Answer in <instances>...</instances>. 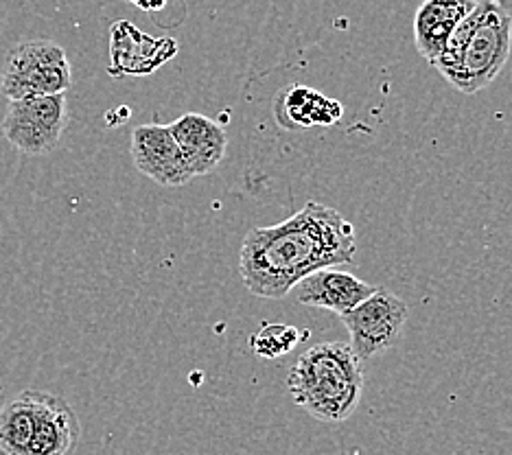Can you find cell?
<instances>
[{"mask_svg": "<svg viewBox=\"0 0 512 455\" xmlns=\"http://www.w3.org/2000/svg\"><path fill=\"white\" fill-rule=\"evenodd\" d=\"M355 226L335 208L309 200L283 224L252 228L239 250V274L250 294L281 300L307 274L351 265Z\"/></svg>", "mask_w": 512, "mask_h": 455, "instance_id": "cell-1", "label": "cell"}, {"mask_svg": "<svg viewBox=\"0 0 512 455\" xmlns=\"http://www.w3.org/2000/svg\"><path fill=\"white\" fill-rule=\"evenodd\" d=\"M512 46V14L504 0H477L453 29L434 68L462 95L488 88L502 73Z\"/></svg>", "mask_w": 512, "mask_h": 455, "instance_id": "cell-2", "label": "cell"}, {"mask_svg": "<svg viewBox=\"0 0 512 455\" xmlns=\"http://www.w3.org/2000/svg\"><path fill=\"white\" fill-rule=\"evenodd\" d=\"M298 407L322 423H342L364 394V366L351 344L322 342L305 350L287 377Z\"/></svg>", "mask_w": 512, "mask_h": 455, "instance_id": "cell-3", "label": "cell"}, {"mask_svg": "<svg viewBox=\"0 0 512 455\" xmlns=\"http://www.w3.org/2000/svg\"><path fill=\"white\" fill-rule=\"evenodd\" d=\"M71 86L73 70L68 55L51 40H25L11 46L0 70V90L9 101L62 95Z\"/></svg>", "mask_w": 512, "mask_h": 455, "instance_id": "cell-4", "label": "cell"}, {"mask_svg": "<svg viewBox=\"0 0 512 455\" xmlns=\"http://www.w3.org/2000/svg\"><path fill=\"white\" fill-rule=\"evenodd\" d=\"M68 123V101L62 95L9 101L3 116L7 143L25 156H44L57 149Z\"/></svg>", "mask_w": 512, "mask_h": 455, "instance_id": "cell-5", "label": "cell"}, {"mask_svg": "<svg viewBox=\"0 0 512 455\" xmlns=\"http://www.w3.org/2000/svg\"><path fill=\"white\" fill-rule=\"evenodd\" d=\"M407 315L410 309L397 294L377 287L375 294L340 313V320L351 335L353 353L364 364L399 344Z\"/></svg>", "mask_w": 512, "mask_h": 455, "instance_id": "cell-6", "label": "cell"}, {"mask_svg": "<svg viewBox=\"0 0 512 455\" xmlns=\"http://www.w3.org/2000/svg\"><path fill=\"white\" fill-rule=\"evenodd\" d=\"M130 151L134 167L160 186H184L195 178L167 125H138Z\"/></svg>", "mask_w": 512, "mask_h": 455, "instance_id": "cell-7", "label": "cell"}, {"mask_svg": "<svg viewBox=\"0 0 512 455\" xmlns=\"http://www.w3.org/2000/svg\"><path fill=\"white\" fill-rule=\"evenodd\" d=\"M375 291L377 287L364 283V280H359L353 274L335 270V267H324V270H316L300 278L292 294L300 305L329 309L340 315L359 305V302L375 294Z\"/></svg>", "mask_w": 512, "mask_h": 455, "instance_id": "cell-8", "label": "cell"}, {"mask_svg": "<svg viewBox=\"0 0 512 455\" xmlns=\"http://www.w3.org/2000/svg\"><path fill=\"white\" fill-rule=\"evenodd\" d=\"M81 438V425L75 410L55 394L38 390L36 427L29 455H73Z\"/></svg>", "mask_w": 512, "mask_h": 455, "instance_id": "cell-9", "label": "cell"}, {"mask_svg": "<svg viewBox=\"0 0 512 455\" xmlns=\"http://www.w3.org/2000/svg\"><path fill=\"white\" fill-rule=\"evenodd\" d=\"M167 127L180 145L193 175L213 173L219 167V162L224 160L228 136L224 127L208 119V116L189 112Z\"/></svg>", "mask_w": 512, "mask_h": 455, "instance_id": "cell-10", "label": "cell"}, {"mask_svg": "<svg viewBox=\"0 0 512 455\" xmlns=\"http://www.w3.org/2000/svg\"><path fill=\"white\" fill-rule=\"evenodd\" d=\"M477 0H423L414 16L416 51L434 66L458 22L469 14Z\"/></svg>", "mask_w": 512, "mask_h": 455, "instance_id": "cell-11", "label": "cell"}, {"mask_svg": "<svg viewBox=\"0 0 512 455\" xmlns=\"http://www.w3.org/2000/svg\"><path fill=\"white\" fill-rule=\"evenodd\" d=\"M38 390H25L0 410V455H29Z\"/></svg>", "mask_w": 512, "mask_h": 455, "instance_id": "cell-12", "label": "cell"}, {"mask_svg": "<svg viewBox=\"0 0 512 455\" xmlns=\"http://www.w3.org/2000/svg\"><path fill=\"white\" fill-rule=\"evenodd\" d=\"M285 114L289 121L302 127L333 125L342 119V103L322 97L307 86H292L285 95Z\"/></svg>", "mask_w": 512, "mask_h": 455, "instance_id": "cell-13", "label": "cell"}, {"mask_svg": "<svg viewBox=\"0 0 512 455\" xmlns=\"http://www.w3.org/2000/svg\"><path fill=\"white\" fill-rule=\"evenodd\" d=\"M307 331H300L292 324H263L259 331L250 337V348L256 357L263 359H278L305 340Z\"/></svg>", "mask_w": 512, "mask_h": 455, "instance_id": "cell-14", "label": "cell"}, {"mask_svg": "<svg viewBox=\"0 0 512 455\" xmlns=\"http://www.w3.org/2000/svg\"><path fill=\"white\" fill-rule=\"evenodd\" d=\"M127 3H134V0H127Z\"/></svg>", "mask_w": 512, "mask_h": 455, "instance_id": "cell-15", "label": "cell"}]
</instances>
